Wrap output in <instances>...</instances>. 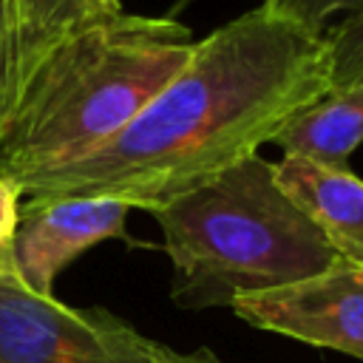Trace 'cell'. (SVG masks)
I'll return each instance as SVG.
<instances>
[{
    "instance_id": "obj_1",
    "label": "cell",
    "mask_w": 363,
    "mask_h": 363,
    "mask_svg": "<svg viewBox=\"0 0 363 363\" xmlns=\"http://www.w3.org/2000/svg\"><path fill=\"white\" fill-rule=\"evenodd\" d=\"M329 91L326 31L261 3L196 40L176 77L111 139L14 184L28 201L113 199L153 213L272 145Z\"/></svg>"
},
{
    "instance_id": "obj_2",
    "label": "cell",
    "mask_w": 363,
    "mask_h": 363,
    "mask_svg": "<svg viewBox=\"0 0 363 363\" xmlns=\"http://www.w3.org/2000/svg\"><path fill=\"white\" fill-rule=\"evenodd\" d=\"M193 43L184 23L125 9L74 28L23 79L0 130V176L20 182L111 139L176 77Z\"/></svg>"
},
{
    "instance_id": "obj_3",
    "label": "cell",
    "mask_w": 363,
    "mask_h": 363,
    "mask_svg": "<svg viewBox=\"0 0 363 363\" xmlns=\"http://www.w3.org/2000/svg\"><path fill=\"white\" fill-rule=\"evenodd\" d=\"M153 218L173 264L170 298L182 309L233 306L343 261L258 153L162 204Z\"/></svg>"
},
{
    "instance_id": "obj_4",
    "label": "cell",
    "mask_w": 363,
    "mask_h": 363,
    "mask_svg": "<svg viewBox=\"0 0 363 363\" xmlns=\"http://www.w3.org/2000/svg\"><path fill=\"white\" fill-rule=\"evenodd\" d=\"M167 349L108 309L34 295L17 272L0 278V363H167Z\"/></svg>"
},
{
    "instance_id": "obj_5",
    "label": "cell",
    "mask_w": 363,
    "mask_h": 363,
    "mask_svg": "<svg viewBox=\"0 0 363 363\" xmlns=\"http://www.w3.org/2000/svg\"><path fill=\"white\" fill-rule=\"evenodd\" d=\"M230 309L255 329L363 360V264L337 261L303 281L241 295Z\"/></svg>"
},
{
    "instance_id": "obj_6",
    "label": "cell",
    "mask_w": 363,
    "mask_h": 363,
    "mask_svg": "<svg viewBox=\"0 0 363 363\" xmlns=\"http://www.w3.org/2000/svg\"><path fill=\"white\" fill-rule=\"evenodd\" d=\"M130 207L113 199L26 201L11 235L14 272L34 295H54L57 275L85 250L128 238Z\"/></svg>"
},
{
    "instance_id": "obj_7",
    "label": "cell",
    "mask_w": 363,
    "mask_h": 363,
    "mask_svg": "<svg viewBox=\"0 0 363 363\" xmlns=\"http://www.w3.org/2000/svg\"><path fill=\"white\" fill-rule=\"evenodd\" d=\"M275 179L343 261L363 264V179L301 156L275 162Z\"/></svg>"
},
{
    "instance_id": "obj_8",
    "label": "cell",
    "mask_w": 363,
    "mask_h": 363,
    "mask_svg": "<svg viewBox=\"0 0 363 363\" xmlns=\"http://www.w3.org/2000/svg\"><path fill=\"white\" fill-rule=\"evenodd\" d=\"M363 142V82L329 91L301 111L275 139L284 156H301L326 167H349V153Z\"/></svg>"
},
{
    "instance_id": "obj_9",
    "label": "cell",
    "mask_w": 363,
    "mask_h": 363,
    "mask_svg": "<svg viewBox=\"0 0 363 363\" xmlns=\"http://www.w3.org/2000/svg\"><path fill=\"white\" fill-rule=\"evenodd\" d=\"M102 11L91 0H17V74L23 79L74 28ZM20 94V91H17Z\"/></svg>"
},
{
    "instance_id": "obj_10",
    "label": "cell",
    "mask_w": 363,
    "mask_h": 363,
    "mask_svg": "<svg viewBox=\"0 0 363 363\" xmlns=\"http://www.w3.org/2000/svg\"><path fill=\"white\" fill-rule=\"evenodd\" d=\"M329 85L332 91L363 82V9L346 14L329 34Z\"/></svg>"
},
{
    "instance_id": "obj_11",
    "label": "cell",
    "mask_w": 363,
    "mask_h": 363,
    "mask_svg": "<svg viewBox=\"0 0 363 363\" xmlns=\"http://www.w3.org/2000/svg\"><path fill=\"white\" fill-rule=\"evenodd\" d=\"M17 0H0V130L17 105Z\"/></svg>"
},
{
    "instance_id": "obj_12",
    "label": "cell",
    "mask_w": 363,
    "mask_h": 363,
    "mask_svg": "<svg viewBox=\"0 0 363 363\" xmlns=\"http://www.w3.org/2000/svg\"><path fill=\"white\" fill-rule=\"evenodd\" d=\"M264 6L286 17H295L309 28L323 31L326 17H332L335 11H343V17L354 14L363 9V0H264Z\"/></svg>"
},
{
    "instance_id": "obj_13",
    "label": "cell",
    "mask_w": 363,
    "mask_h": 363,
    "mask_svg": "<svg viewBox=\"0 0 363 363\" xmlns=\"http://www.w3.org/2000/svg\"><path fill=\"white\" fill-rule=\"evenodd\" d=\"M20 187L11 179L0 176V244H9L14 235L20 218Z\"/></svg>"
},
{
    "instance_id": "obj_14",
    "label": "cell",
    "mask_w": 363,
    "mask_h": 363,
    "mask_svg": "<svg viewBox=\"0 0 363 363\" xmlns=\"http://www.w3.org/2000/svg\"><path fill=\"white\" fill-rule=\"evenodd\" d=\"M167 363H224L213 349L201 346V349H193V352H176V349H167Z\"/></svg>"
},
{
    "instance_id": "obj_15",
    "label": "cell",
    "mask_w": 363,
    "mask_h": 363,
    "mask_svg": "<svg viewBox=\"0 0 363 363\" xmlns=\"http://www.w3.org/2000/svg\"><path fill=\"white\" fill-rule=\"evenodd\" d=\"M14 272V252H11V241L9 244H0V278Z\"/></svg>"
},
{
    "instance_id": "obj_16",
    "label": "cell",
    "mask_w": 363,
    "mask_h": 363,
    "mask_svg": "<svg viewBox=\"0 0 363 363\" xmlns=\"http://www.w3.org/2000/svg\"><path fill=\"white\" fill-rule=\"evenodd\" d=\"M91 3H94V9L102 11V14H105V11H119V9H122V0H91Z\"/></svg>"
}]
</instances>
